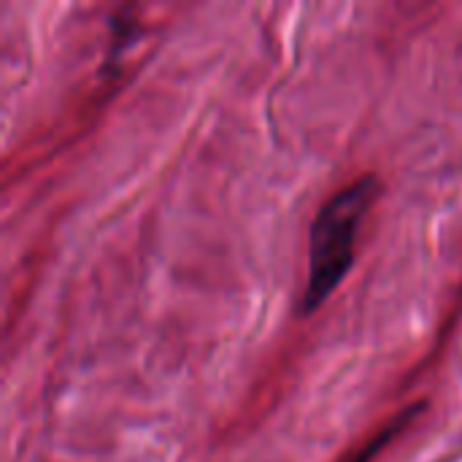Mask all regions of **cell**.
Returning <instances> with one entry per match:
<instances>
[{"label": "cell", "instance_id": "6da1fadb", "mask_svg": "<svg viewBox=\"0 0 462 462\" xmlns=\"http://www.w3.org/2000/svg\"><path fill=\"white\" fill-rule=\"evenodd\" d=\"M379 198V179L374 173L360 176L349 187H341L322 208L309 233V276L300 298V311H317L344 282L355 263L360 227Z\"/></svg>", "mask_w": 462, "mask_h": 462}, {"label": "cell", "instance_id": "7a4b0ae2", "mask_svg": "<svg viewBox=\"0 0 462 462\" xmlns=\"http://www.w3.org/2000/svg\"><path fill=\"white\" fill-rule=\"evenodd\" d=\"M417 411H420V409H406V411H403V414H401L395 422H390V425H387V428H384V430H382V433H379L374 441H368L363 449H357V452H355L349 460H344V462H371L374 460V457H376V455H379V452H382V449H384V447H387V444H390V441H393V439H395V436H398V433H401V430H403V428H406V425H409V422L417 417Z\"/></svg>", "mask_w": 462, "mask_h": 462}]
</instances>
